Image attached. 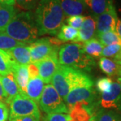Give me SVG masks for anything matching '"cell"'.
I'll return each mask as SVG.
<instances>
[{
    "mask_svg": "<svg viewBox=\"0 0 121 121\" xmlns=\"http://www.w3.org/2000/svg\"><path fill=\"white\" fill-rule=\"evenodd\" d=\"M99 67L108 76H119L121 73V65L114 59L102 56L99 60Z\"/></svg>",
    "mask_w": 121,
    "mask_h": 121,
    "instance_id": "obj_20",
    "label": "cell"
},
{
    "mask_svg": "<svg viewBox=\"0 0 121 121\" xmlns=\"http://www.w3.org/2000/svg\"><path fill=\"white\" fill-rule=\"evenodd\" d=\"M96 35L95 17L92 15L85 16L80 28L78 30V36L76 42L86 43L94 39Z\"/></svg>",
    "mask_w": 121,
    "mask_h": 121,
    "instance_id": "obj_12",
    "label": "cell"
},
{
    "mask_svg": "<svg viewBox=\"0 0 121 121\" xmlns=\"http://www.w3.org/2000/svg\"><path fill=\"white\" fill-rule=\"evenodd\" d=\"M68 67L60 65L53 75L51 82L63 101L70 91V82L68 76Z\"/></svg>",
    "mask_w": 121,
    "mask_h": 121,
    "instance_id": "obj_9",
    "label": "cell"
},
{
    "mask_svg": "<svg viewBox=\"0 0 121 121\" xmlns=\"http://www.w3.org/2000/svg\"><path fill=\"white\" fill-rule=\"evenodd\" d=\"M6 99H7L6 95L5 94V91L4 90V88L1 82V79H0V102H3L6 104Z\"/></svg>",
    "mask_w": 121,
    "mask_h": 121,
    "instance_id": "obj_36",
    "label": "cell"
},
{
    "mask_svg": "<svg viewBox=\"0 0 121 121\" xmlns=\"http://www.w3.org/2000/svg\"><path fill=\"white\" fill-rule=\"evenodd\" d=\"M44 88V83L40 77L30 79L26 86V94L36 102H39Z\"/></svg>",
    "mask_w": 121,
    "mask_h": 121,
    "instance_id": "obj_17",
    "label": "cell"
},
{
    "mask_svg": "<svg viewBox=\"0 0 121 121\" xmlns=\"http://www.w3.org/2000/svg\"><path fill=\"white\" fill-rule=\"evenodd\" d=\"M9 117V108L7 104L0 102V121H7Z\"/></svg>",
    "mask_w": 121,
    "mask_h": 121,
    "instance_id": "obj_33",
    "label": "cell"
},
{
    "mask_svg": "<svg viewBox=\"0 0 121 121\" xmlns=\"http://www.w3.org/2000/svg\"><path fill=\"white\" fill-rule=\"evenodd\" d=\"M0 4L13 5L15 4V0H0Z\"/></svg>",
    "mask_w": 121,
    "mask_h": 121,
    "instance_id": "obj_38",
    "label": "cell"
},
{
    "mask_svg": "<svg viewBox=\"0 0 121 121\" xmlns=\"http://www.w3.org/2000/svg\"><path fill=\"white\" fill-rule=\"evenodd\" d=\"M116 60V61H117L118 63H120V64L121 65V55H120V56H118V58L117 59V60Z\"/></svg>",
    "mask_w": 121,
    "mask_h": 121,
    "instance_id": "obj_40",
    "label": "cell"
},
{
    "mask_svg": "<svg viewBox=\"0 0 121 121\" xmlns=\"http://www.w3.org/2000/svg\"><path fill=\"white\" fill-rule=\"evenodd\" d=\"M87 121H96V118H95V115H93Z\"/></svg>",
    "mask_w": 121,
    "mask_h": 121,
    "instance_id": "obj_39",
    "label": "cell"
},
{
    "mask_svg": "<svg viewBox=\"0 0 121 121\" xmlns=\"http://www.w3.org/2000/svg\"><path fill=\"white\" fill-rule=\"evenodd\" d=\"M57 39L63 42H76L78 36V30L69 25L63 24L57 33Z\"/></svg>",
    "mask_w": 121,
    "mask_h": 121,
    "instance_id": "obj_23",
    "label": "cell"
},
{
    "mask_svg": "<svg viewBox=\"0 0 121 121\" xmlns=\"http://www.w3.org/2000/svg\"><path fill=\"white\" fill-rule=\"evenodd\" d=\"M9 119L26 116H39L40 112L36 102L30 99L26 94H19L9 102Z\"/></svg>",
    "mask_w": 121,
    "mask_h": 121,
    "instance_id": "obj_6",
    "label": "cell"
},
{
    "mask_svg": "<svg viewBox=\"0 0 121 121\" xmlns=\"http://www.w3.org/2000/svg\"><path fill=\"white\" fill-rule=\"evenodd\" d=\"M96 121H121V114L114 110L102 109L95 115Z\"/></svg>",
    "mask_w": 121,
    "mask_h": 121,
    "instance_id": "obj_27",
    "label": "cell"
},
{
    "mask_svg": "<svg viewBox=\"0 0 121 121\" xmlns=\"http://www.w3.org/2000/svg\"><path fill=\"white\" fill-rule=\"evenodd\" d=\"M13 5L0 4V32H4L5 28L17 13Z\"/></svg>",
    "mask_w": 121,
    "mask_h": 121,
    "instance_id": "obj_21",
    "label": "cell"
},
{
    "mask_svg": "<svg viewBox=\"0 0 121 121\" xmlns=\"http://www.w3.org/2000/svg\"><path fill=\"white\" fill-rule=\"evenodd\" d=\"M13 60L6 51L0 49V75L5 76L12 72Z\"/></svg>",
    "mask_w": 121,
    "mask_h": 121,
    "instance_id": "obj_25",
    "label": "cell"
},
{
    "mask_svg": "<svg viewBox=\"0 0 121 121\" xmlns=\"http://www.w3.org/2000/svg\"><path fill=\"white\" fill-rule=\"evenodd\" d=\"M28 65H21L13 61L12 65V73L22 94H26V86L29 82V73Z\"/></svg>",
    "mask_w": 121,
    "mask_h": 121,
    "instance_id": "obj_15",
    "label": "cell"
},
{
    "mask_svg": "<svg viewBox=\"0 0 121 121\" xmlns=\"http://www.w3.org/2000/svg\"><path fill=\"white\" fill-rule=\"evenodd\" d=\"M104 46L97 39H92L83 44L84 52L91 57L98 58L101 56Z\"/></svg>",
    "mask_w": 121,
    "mask_h": 121,
    "instance_id": "obj_22",
    "label": "cell"
},
{
    "mask_svg": "<svg viewBox=\"0 0 121 121\" xmlns=\"http://www.w3.org/2000/svg\"><path fill=\"white\" fill-rule=\"evenodd\" d=\"M27 67H28L29 77H30V79H32V78H35L39 77V69H38L36 65H35V63H30Z\"/></svg>",
    "mask_w": 121,
    "mask_h": 121,
    "instance_id": "obj_35",
    "label": "cell"
},
{
    "mask_svg": "<svg viewBox=\"0 0 121 121\" xmlns=\"http://www.w3.org/2000/svg\"><path fill=\"white\" fill-rule=\"evenodd\" d=\"M118 19L116 8L114 5H112L104 12L95 17V36L108 31H114Z\"/></svg>",
    "mask_w": 121,
    "mask_h": 121,
    "instance_id": "obj_8",
    "label": "cell"
},
{
    "mask_svg": "<svg viewBox=\"0 0 121 121\" xmlns=\"http://www.w3.org/2000/svg\"><path fill=\"white\" fill-rule=\"evenodd\" d=\"M40 117L39 116H26V117H16L9 119V121H40Z\"/></svg>",
    "mask_w": 121,
    "mask_h": 121,
    "instance_id": "obj_34",
    "label": "cell"
},
{
    "mask_svg": "<svg viewBox=\"0 0 121 121\" xmlns=\"http://www.w3.org/2000/svg\"><path fill=\"white\" fill-rule=\"evenodd\" d=\"M121 53V44H111L103 48L101 56L117 60Z\"/></svg>",
    "mask_w": 121,
    "mask_h": 121,
    "instance_id": "obj_28",
    "label": "cell"
},
{
    "mask_svg": "<svg viewBox=\"0 0 121 121\" xmlns=\"http://www.w3.org/2000/svg\"><path fill=\"white\" fill-rule=\"evenodd\" d=\"M114 31L117 32V35H118L121 39V19H118Z\"/></svg>",
    "mask_w": 121,
    "mask_h": 121,
    "instance_id": "obj_37",
    "label": "cell"
},
{
    "mask_svg": "<svg viewBox=\"0 0 121 121\" xmlns=\"http://www.w3.org/2000/svg\"><path fill=\"white\" fill-rule=\"evenodd\" d=\"M5 34L24 44H31L39 37V28L35 13L24 11L17 13L5 28Z\"/></svg>",
    "mask_w": 121,
    "mask_h": 121,
    "instance_id": "obj_2",
    "label": "cell"
},
{
    "mask_svg": "<svg viewBox=\"0 0 121 121\" xmlns=\"http://www.w3.org/2000/svg\"><path fill=\"white\" fill-rule=\"evenodd\" d=\"M100 105L104 109H117L121 112V85L117 80L112 83L110 91L101 94Z\"/></svg>",
    "mask_w": 121,
    "mask_h": 121,
    "instance_id": "obj_11",
    "label": "cell"
},
{
    "mask_svg": "<svg viewBox=\"0 0 121 121\" xmlns=\"http://www.w3.org/2000/svg\"><path fill=\"white\" fill-rule=\"evenodd\" d=\"M60 65L82 71H91L95 66L94 59L86 54L83 44L69 43L61 46L58 52Z\"/></svg>",
    "mask_w": 121,
    "mask_h": 121,
    "instance_id": "obj_3",
    "label": "cell"
},
{
    "mask_svg": "<svg viewBox=\"0 0 121 121\" xmlns=\"http://www.w3.org/2000/svg\"><path fill=\"white\" fill-rule=\"evenodd\" d=\"M97 99L98 97L94 86H79L71 88L64 102L68 110L78 103H82L95 110V106L98 104Z\"/></svg>",
    "mask_w": 121,
    "mask_h": 121,
    "instance_id": "obj_5",
    "label": "cell"
},
{
    "mask_svg": "<svg viewBox=\"0 0 121 121\" xmlns=\"http://www.w3.org/2000/svg\"><path fill=\"white\" fill-rule=\"evenodd\" d=\"M26 44L16 40L15 39L11 38L4 32H0V49L5 51H8L16 47Z\"/></svg>",
    "mask_w": 121,
    "mask_h": 121,
    "instance_id": "obj_26",
    "label": "cell"
},
{
    "mask_svg": "<svg viewBox=\"0 0 121 121\" xmlns=\"http://www.w3.org/2000/svg\"><path fill=\"white\" fill-rule=\"evenodd\" d=\"M40 0H15V4L25 11H32L35 9Z\"/></svg>",
    "mask_w": 121,
    "mask_h": 121,
    "instance_id": "obj_30",
    "label": "cell"
},
{
    "mask_svg": "<svg viewBox=\"0 0 121 121\" xmlns=\"http://www.w3.org/2000/svg\"><path fill=\"white\" fill-rule=\"evenodd\" d=\"M0 79L7 98L6 104H9L11 100L19 94H20L21 91L20 90L12 72L5 76L0 75Z\"/></svg>",
    "mask_w": 121,
    "mask_h": 121,
    "instance_id": "obj_13",
    "label": "cell"
},
{
    "mask_svg": "<svg viewBox=\"0 0 121 121\" xmlns=\"http://www.w3.org/2000/svg\"><path fill=\"white\" fill-rule=\"evenodd\" d=\"M98 40L104 47L111 44H121V39L115 31H108L96 35Z\"/></svg>",
    "mask_w": 121,
    "mask_h": 121,
    "instance_id": "obj_24",
    "label": "cell"
},
{
    "mask_svg": "<svg viewBox=\"0 0 121 121\" xmlns=\"http://www.w3.org/2000/svg\"><path fill=\"white\" fill-rule=\"evenodd\" d=\"M94 110L82 103L75 104L69 110V114L73 121H87L94 114Z\"/></svg>",
    "mask_w": 121,
    "mask_h": 121,
    "instance_id": "obj_18",
    "label": "cell"
},
{
    "mask_svg": "<svg viewBox=\"0 0 121 121\" xmlns=\"http://www.w3.org/2000/svg\"><path fill=\"white\" fill-rule=\"evenodd\" d=\"M112 83V80L110 78H100L96 82V89L101 94L108 93L111 90Z\"/></svg>",
    "mask_w": 121,
    "mask_h": 121,
    "instance_id": "obj_29",
    "label": "cell"
},
{
    "mask_svg": "<svg viewBox=\"0 0 121 121\" xmlns=\"http://www.w3.org/2000/svg\"><path fill=\"white\" fill-rule=\"evenodd\" d=\"M39 106L47 114H69V110L65 102L51 84L44 86L39 100Z\"/></svg>",
    "mask_w": 121,
    "mask_h": 121,
    "instance_id": "obj_4",
    "label": "cell"
},
{
    "mask_svg": "<svg viewBox=\"0 0 121 121\" xmlns=\"http://www.w3.org/2000/svg\"><path fill=\"white\" fill-rule=\"evenodd\" d=\"M59 1L65 16H80L86 9L82 0H59Z\"/></svg>",
    "mask_w": 121,
    "mask_h": 121,
    "instance_id": "obj_16",
    "label": "cell"
},
{
    "mask_svg": "<svg viewBox=\"0 0 121 121\" xmlns=\"http://www.w3.org/2000/svg\"><path fill=\"white\" fill-rule=\"evenodd\" d=\"M118 81L120 82V83H121V75L118 76Z\"/></svg>",
    "mask_w": 121,
    "mask_h": 121,
    "instance_id": "obj_41",
    "label": "cell"
},
{
    "mask_svg": "<svg viewBox=\"0 0 121 121\" xmlns=\"http://www.w3.org/2000/svg\"><path fill=\"white\" fill-rule=\"evenodd\" d=\"M85 8L90 12L92 16L97 17L113 5L112 0H82Z\"/></svg>",
    "mask_w": 121,
    "mask_h": 121,
    "instance_id": "obj_19",
    "label": "cell"
},
{
    "mask_svg": "<svg viewBox=\"0 0 121 121\" xmlns=\"http://www.w3.org/2000/svg\"><path fill=\"white\" fill-rule=\"evenodd\" d=\"M84 16H70L67 19V22L68 25L76 30H79L84 20Z\"/></svg>",
    "mask_w": 121,
    "mask_h": 121,
    "instance_id": "obj_32",
    "label": "cell"
},
{
    "mask_svg": "<svg viewBox=\"0 0 121 121\" xmlns=\"http://www.w3.org/2000/svg\"><path fill=\"white\" fill-rule=\"evenodd\" d=\"M11 59L17 64L21 65H28L31 63V56L29 47L22 44L14 47L6 51Z\"/></svg>",
    "mask_w": 121,
    "mask_h": 121,
    "instance_id": "obj_14",
    "label": "cell"
},
{
    "mask_svg": "<svg viewBox=\"0 0 121 121\" xmlns=\"http://www.w3.org/2000/svg\"><path fill=\"white\" fill-rule=\"evenodd\" d=\"M35 64L39 69L40 78L44 83H48L51 82L53 75L60 66L58 60V53L53 54Z\"/></svg>",
    "mask_w": 121,
    "mask_h": 121,
    "instance_id": "obj_10",
    "label": "cell"
},
{
    "mask_svg": "<svg viewBox=\"0 0 121 121\" xmlns=\"http://www.w3.org/2000/svg\"><path fill=\"white\" fill-rule=\"evenodd\" d=\"M71 118L69 114H47L43 121H69Z\"/></svg>",
    "mask_w": 121,
    "mask_h": 121,
    "instance_id": "obj_31",
    "label": "cell"
},
{
    "mask_svg": "<svg viewBox=\"0 0 121 121\" xmlns=\"http://www.w3.org/2000/svg\"><path fill=\"white\" fill-rule=\"evenodd\" d=\"M39 36L56 35L65 21L59 0H40L35 12Z\"/></svg>",
    "mask_w": 121,
    "mask_h": 121,
    "instance_id": "obj_1",
    "label": "cell"
},
{
    "mask_svg": "<svg viewBox=\"0 0 121 121\" xmlns=\"http://www.w3.org/2000/svg\"><path fill=\"white\" fill-rule=\"evenodd\" d=\"M28 47L32 63H38L53 54L58 53L60 48L52 44L50 37L36 40Z\"/></svg>",
    "mask_w": 121,
    "mask_h": 121,
    "instance_id": "obj_7",
    "label": "cell"
}]
</instances>
